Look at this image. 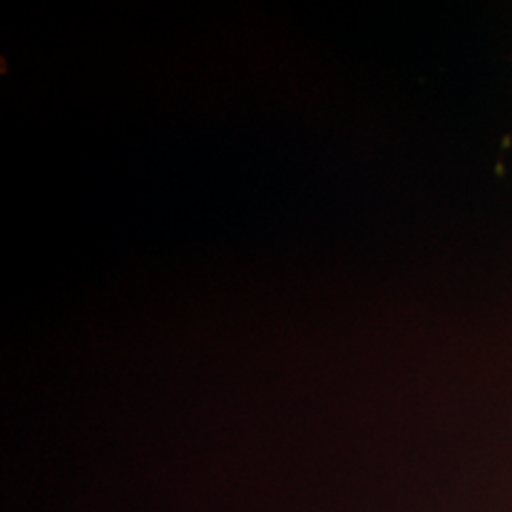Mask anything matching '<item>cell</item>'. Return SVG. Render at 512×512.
Masks as SVG:
<instances>
[]
</instances>
